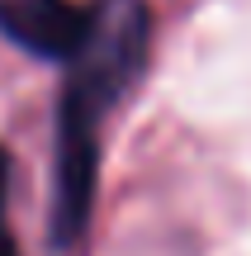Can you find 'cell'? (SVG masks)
<instances>
[{"mask_svg": "<svg viewBox=\"0 0 251 256\" xmlns=\"http://www.w3.org/2000/svg\"><path fill=\"white\" fill-rule=\"evenodd\" d=\"M152 43V10L142 0H100L90 10V34L71 57L62 100L90 114H109L114 100L138 81Z\"/></svg>", "mask_w": 251, "mask_h": 256, "instance_id": "obj_1", "label": "cell"}, {"mask_svg": "<svg viewBox=\"0 0 251 256\" xmlns=\"http://www.w3.org/2000/svg\"><path fill=\"white\" fill-rule=\"evenodd\" d=\"M100 176V119L76 104H57V156H52V247H76L95 209Z\"/></svg>", "mask_w": 251, "mask_h": 256, "instance_id": "obj_2", "label": "cell"}, {"mask_svg": "<svg viewBox=\"0 0 251 256\" xmlns=\"http://www.w3.org/2000/svg\"><path fill=\"white\" fill-rule=\"evenodd\" d=\"M0 34L28 57L71 62L90 34V10L76 0H0Z\"/></svg>", "mask_w": 251, "mask_h": 256, "instance_id": "obj_3", "label": "cell"}, {"mask_svg": "<svg viewBox=\"0 0 251 256\" xmlns=\"http://www.w3.org/2000/svg\"><path fill=\"white\" fill-rule=\"evenodd\" d=\"M5 200H9V152L0 147V256H19L14 232H9V223H5Z\"/></svg>", "mask_w": 251, "mask_h": 256, "instance_id": "obj_4", "label": "cell"}]
</instances>
